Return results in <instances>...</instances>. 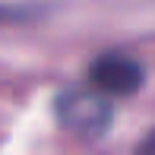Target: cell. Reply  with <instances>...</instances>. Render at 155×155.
<instances>
[{"instance_id":"obj_1","label":"cell","mask_w":155,"mask_h":155,"mask_svg":"<svg viewBox=\"0 0 155 155\" xmlns=\"http://www.w3.org/2000/svg\"><path fill=\"white\" fill-rule=\"evenodd\" d=\"M57 120L76 136H101L111 127V101L95 89H70L54 104Z\"/></svg>"},{"instance_id":"obj_3","label":"cell","mask_w":155,"mask_h":155,"mask_svg":"<svg viewBox=\"0 0 155 155\" xmlns=\"http://www.w3.org/2000/svg\"><path fill=\"white\" fill-rule=\"evenodd\" d=\"M136 155H155V133H149V136H146L143 143H139Z\"/></svg>"},{"instance_id":"obj_2","label":"cell","mask_w":155,"mask_h":155,"mask_svg":"<svg viewBox=\"0 0 155 155\" xmlns=\"http://www.w3.org/2000/svg\"><path fill=\"white\" fill-rule=\"evenodd\" d=\"M143 67L127 54H104L92 63L89 70V82L95 92H101L104 98H120V95H133L143 89Z\"/></svg>"}]
</instances>
